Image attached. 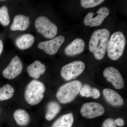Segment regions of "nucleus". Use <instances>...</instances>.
Listing matches in <instances>:
<instances>
[{"label": "nucleus", "mask_w": 127, "mask_h": 127, "mask_svg": "<svg viewBox=\"0 0 127 127\" xmlns=\"http://www.w3.org/2000/svg\"><path fill=\"white\" fill-rule=\"evenodd\" d=\"M110 32L106 29H98L92 34L89 44V49L96 59H102L106 54Z\"/></svg>", "instance_id": "nucleus-1"}, {"label": "nucleus", "mask_w": 127, "mask_h": 127, "mask_svg": "<svg viewBox=\"0 0 127 127\" xmlns=\"http://www.w3.org/2000/svg\"><path fill=\"white\" fill-rule=\"evenodd\" d=\"M126 39L121 32H114L111 36L108 43L107 51L109 58L116 61L122 56L126 45Z\"/></svg>", "instance_id": "nucleus-2"}, {"label": "nucleus", "mask_w": 127, "mask_h": 127, "mask_svg": "<svg viewBox=\"0 0 127 127\" xmlns=\"http://www.w3.org/2000/svg\"><path fill=\"white\" fill-rule=\"evenodd\" d=\"M45 89V85L41 82L36 79L31 81L25 90L26 101L32 106L39 104L43 99Z\"/></svg>", "instance_id": "nucleus-3"}, {"label": "nucleus", "mask_w": 127, "mask_h": 127, "mask_svg": "<svg viewBox=\"0 0 127 127\" xmlns=\"http://www.w3.org/2000/svg\"><path fill=\"white\" fill-rule=\"evenodd\" d=\"M81 88V82L78 80L66 83L58 90L57 98L59 102L62 104L71 102L77 96Z\"/></svg>", "instance_id": "nucleus-4"}, {"label": "nucleus", "mask_w": 127, "mask_h": 127, "mask_svg": "<svg viewBox=\"0 0 127 127\" xmlns=\"http://www.w3.org/2000/svg\"><path fill=\"white\" fill-rule=\"evenodd\" d=\"M37 32L47 39H52L56 35L58 28L45 16H40L37 17L35 23Z\"/></svg>", "instance_id": "nucleus-5"}, {"label": "nucleus", "mask_w": 127, "mask_h": 127, "mask_svg": "<svg viewBox=\"0 0 127 127\" xmlns=\"http://www.w3.org/2000/svg\"><path fill=\"white\" fill-rule=\"evenodd\" d=\"M85 68L84 63L75 61L62 67L61 70V76L65 81H70L81 75Z\"/></svg>", "instance_id": "nucleus-6"}, {"label": "nucleus", "mask_w": 127, "mask_h": 127, "mask_svg": "<svg viewBox=\"0 0 127 127\" xmlns=\"http://www.w3.org/2000/svg\"><path fill=\"white\" fill-rule=\"evenodd\" d=\"M82 116L86 118L93 119L102 116L104 112V107L100 103L89 102L83 104L80 110Z\"/></svg>", "instance_id": "nucleus-7"}, {"label": "nucleus", "mask_w": 127, "mask_h": 127, "mask_svg": "<svg viewBox=\"0 0 127 127\" xmlns=\"http://www.w3.org/2000/svg\"><path fill=\"white\" fill-rule=\"evenodd\" d=\"M23 65L17 56L14 57L8 65L2 72V75L7 79H12L20 75L23 70Z\"/></svg>", "instance_id": "nucleus-8"}, {"label": "nucleus", "mask_w": 127, "mask_h": 127, "mask_svg": "<svg viewBox=\"0 0 127 127\" xmlns=\"http://www.w3.org/2000/svg\"><path fill=\"white\" fill-rule=\"evenodd\" d=\"M103 75L108 81L111 83L116 89H121L124 87L122 76L116 68L112 66L107 67L103 71Z\"/></svg>", "instance_id": "nucleus-9"}, {"label": "nucleus", "mask_w": 127, "mask_h": 127, "mask_svg": "<svg viewBox=\"0 0 127 127\" xmlns=\"http://www.w3.org/2000/svg\"><path fill=\"white\" fill-rule=\"evenodd\" d=\"M96 13L97 15L95 17L93 16L92 12L87 14L83 21L85 26L91 27L100 26L104 19L109 15V11L107 7H102L98 9Z\"/></svg>", "instance_id": "nucleus-10"}, {"label": "nucleus", "mask_w": 127, "mask_h": 127, "mask_svg": "<svg viewBox=\"0 0 127 127\" xmlns=\"http://www.w3.org/2000/svg\"><path fill=\"white\" fill-rule=\"evenodd\" d=\"M64 40L65 37L60 35L50 40L40 42L37 47L39 49L43 50L47 54L54 55L57 52Z\"/></svg>", "instance_id": "nucleus-11"}, {"label": "nucleus", "mask_w": 127, "mask_h": 127, "mask_svg": "<svg viewBox=\"0 0 127 127\" xmlns=\"http://www.w3.org/2000/svg\"><path fill=\"white\" fill-rule=\"evenodd\" d=\"M85 46L84 41L80 38H77L66 47L65 54L69 56L79 55L83 51Z\"/></svg>", "instance_id": "nucleus-12"}, {"label": "nucleus", "mask_w": 127, "mask_h": 127, "mask_svg": "<svg viewBox=\"0 0 127 127\" xmlns=\"http://www.w3.org/2000/svg\"><path fill=\"white\" fill-rule=\"evenodd\" d=\"M103 95L107 102L114 106H120L124 104V100L118 93L110 89L106 88L102 91Z\"/></svg>", "instance_id": "nucleus-13"}, {"label": "nucleus", "mask_w": 127, "mask_h": 127, "mask_svg": "<svg viewBox=\"0 0 127 127\" xmlns=\"http://www.w3.org/2000/svg\"><path fill=\"white\" fill-rule=\"evenodd\" d=\"M30 18L24 15H17L14 18L13 23L11 27V31H24L30 26Z\"/></svg>", "instance_id": "nucleus-14"}, {"label": "nucleus", "mask_w": 127, "mask_h": 127, "mask_svg": "<svg viewBox=\"0 0 127 127\" xmlns=\"http://www.w3.org/2000/svg\"><path fill=\"white\" fill-rule=\"evenodd\" d=\"M46 66L39 61H35L28 66V73L31 77L35 79L39 78L41 75L45 73Z\"/></svg>", "instance_id": "nucleus-15"}, {"label": "nucleus", "mask_w": 127, "mask_h": 127, "mask_svg": "<svg viewBox=\"0 0 127 127\" xmlns=\"http://www.w3.org/2000/svg\"><path fill=\"white\" fill-rule=\"evenodd\" d=\"M35 38L32 34H25L18 37L16 41L17 47L21 50H25L31 47L34 43Z\"/></svg>", "instance_id": "nucleus-16"}, {"label": "nucleus", "mask_w": 127, "mask_h": 127, "mask_svg": "<svg viewBox=\"0 0 127 127\" xmlns=\"http://www.w3.org/2000/svg\"><path fill=\"white\" fill-rule=\"evenodd\" d=\"M13 116L16 123L20 126H27L30 123V115L26 111L23 109H18L16 110L13 114Z\"/></svg>", "instance_id": "nucleus-17"}, {"label": "nucleus", "mask_w": 127, "mask_h": 127, "mask_svg": "<svg viewBox=\"0 0 127 127\" xmlns=\"http://www.w3.org/2000/svg\"><path fill=\"white\" fill-rule=\"evenodd\" d=\"M74 118L71 113L64 114L58 119L51 127H72Z\"/></svg>", "instance_id": "nucleus-18"}, {"label": "nucleus", "mask_w": 127, "mask_h": 127, "mask_svg": "<svg viewBox=\"0 0 127 127\" xmlns=\"http://www.w3.org/2000/svg\"><path fill=\"white\" fill-rule=\"evenodd\" d=\"M60 104L57 102L52 101L48 104L45 118L48 121H51L55 118L61 110Z\"/></svg>", "instance_id": "nucleus-19"}, {"label": "nucleus", "mask_w": 127, "mask_h": 127, "mask_svg": "<svg viewBox=\"0 0 127 127\" xmlns=\"http://www.w3.org/2000/svg\"><path fill=\"white\" fill-rule=\"evenodd\" d=\"M15 90L9 84H5L0 88V101L9 100L13 97Z\"/></svg>", "instance_id": "nucleus-20"}, {"label": "nucleus", "mask_w": 127, "mask_h": 127, "mask_svg": "<svg viewBox=\"0 0 127 127\" xmlns=\"http://www.w3.org/2000/svg\"><path fill=\"white\" fill-rule=\"evenodd\" d=\"M10 22L8 9L5 6H3L0 8V23L2 26H6L9 25Z\"/></svg>", "instance_id": "nucleus-21"}, {"label": "nucleus", "mask_w": 127, "mask_h": 127, "mask_svg": "<svg viewBox=\"0 0 127 127\" xmlns=\"http://www.w3.org/2000/svg\"><path fill=\"white\" fill-rule=\"evenodd\" d=\"M104 1L103 0H81L80 3L82 7L88 9L95 7Z\"/></svg>", "instance_id": "nucleus-22"}, {"label": "nucleus", "mask_w": 127, "mask_h": 127, "mask_svg": "<svg viewBox=\"0 0 127 127\" xmlns=\"http://www.w3.org/2000/svg\"><path fill=\"white\" fill-rule=\"evenodd\" d=\"M92 88L89 85L85 84L80 90V94L82 96L87 98L92 97Z\"/></svg>", "instance_id": "nucleus-23"}, {"label": "nucleus", "mask_w": 127, "mask_h": 127, "mask_svg": "<svg viewBox=\"0 0 127 127\" xmlns=\"http://www.w3.org/2000/svg\"><path fill=\"white\" fill-rule=\"evenodd\" d=\"M113 119L109 118L106 119L103 123L102 127H117Z\"/></svg>", "instance_id": "nucleus-24"}, {"label": "nucleus", "mask_w": 127, "mask_h": 127, "mask_svg": "<svg viewBox=\"0 0 127 127\" xmlns=\"http://www.w3.org/2000/svg\"><path fill=\"white\" fill-rule=\"evenodd\" d=\"M100 92L98 89L95 88H92V97L94 99H97L100 96Z\"/></svg>", "instance_id": "nucleus-25"}, {"label": "nucleus", "mask_w": 127, "mask_h": 127, "mask_svg": "<svg viewBox=\"0 0 127 127\" xmlns=\"http://www.w3.org/2000/svg\"><path fill=\"white\" fill-rule=\"evenodd\" d=\"M114 123L115 125L119 127H123L125 124L124 120L122 118H117L114 120Z\"/></svg>", "instance_id": "nucleus-26"}, {"label": "nucleus", "mask_w": 127, "mask_h": 127, "mask_svg": "<svg viewBox=\"0 0 127 127\" xmlns=\"http://www.w3.org/2000/svg\"><path fill=\"white\" fill-rule=\"evenodd\" d=\"M3 48V45L2 41L0 39V56L2 51Z\"/></svg>", "instance_id": "nucleus-27"}, {"label": "nucleus", "mask_w": 127, "mask_h": 127, "mask_svg": "<svg viewBox=\"0 0 127 127\" xmlns=\"http://www.w3.org/2000/svg\"></svg>", "instance_id": "nucleus-28"}]
</instances>
